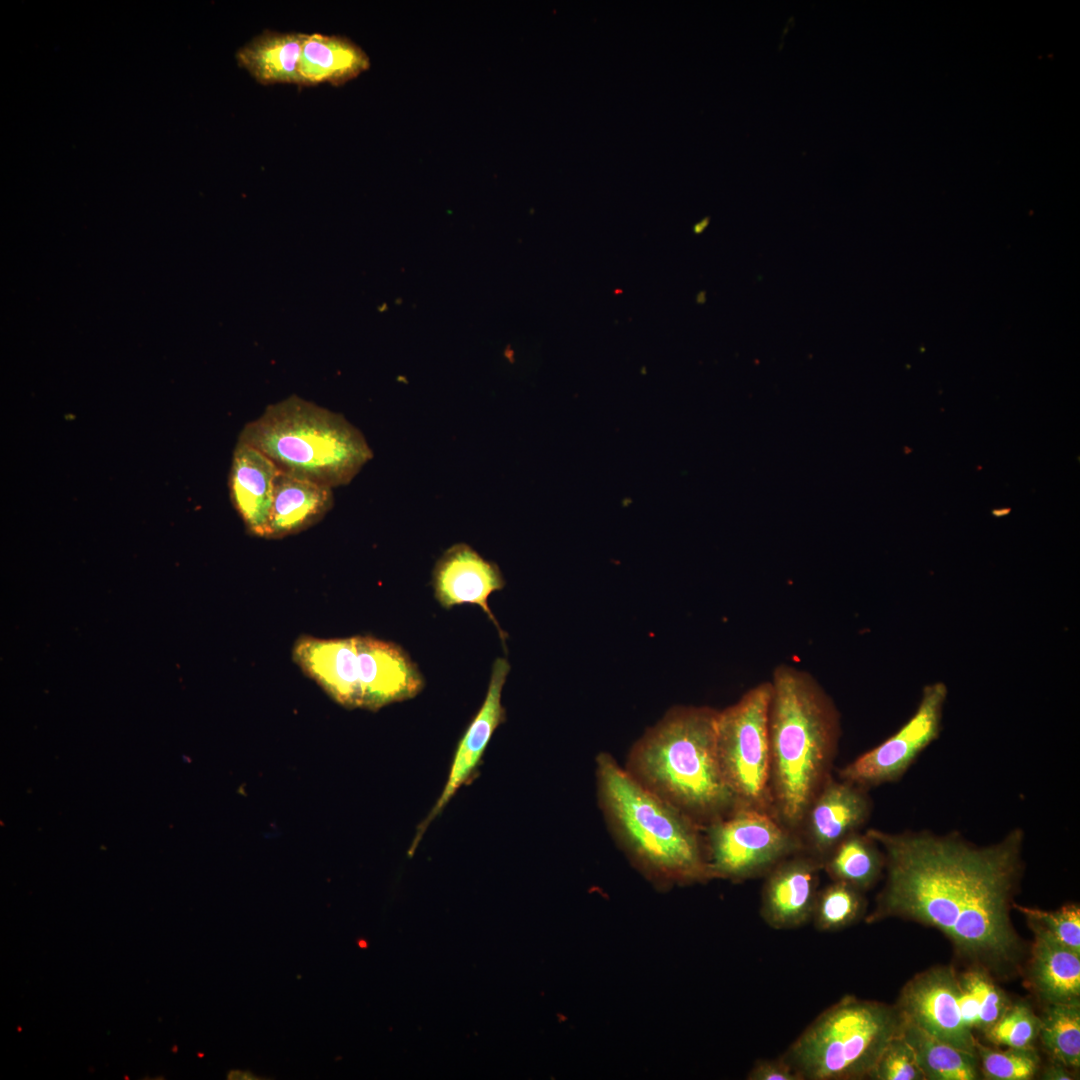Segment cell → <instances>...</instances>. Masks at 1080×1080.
<instances>
[{
	"instance_id": "6da1fadb",
	"label": "cell",
	"mask_w": 1080,
	"mask_h": 1080,
	"mask_svg": "<svg viewBox=\"0 0 1080 1080\" xmlns=\"http://www.w3.org/2000/svg\"><path fill=\"white\" fill-rule=\"evenodd\" d=\"M866 833L882 849L886 870L869 921H918L942 931L966 956L1014 965L1021 948L1010 908L1022 871V829L983 847L957 832Z\"/></svg>"
},
{
	"instance_id": "7a4b0ae2",
	"label": "cell",
	"mask_w": 1080,
	"mask_h": 1080,
	"mask_svg": "<svg viewBox=\"0 0 1080 1080\" xmlns=\"http://www.w3.org/2000/svg\"><path fill=\"white\" fill-rule=\"evenodd\" d=\"M770 685L771 810L797 834L809 804L833 776L841 736L840 713L819 682L797 667L778 665Z\"/></svg>"
},
{
	"instance_id": "3957f363",
	"label": "cell",
	"mask_w": 1080,
	"mask_h": 1080,
	"mask_svg": "<svg viewBox=\"0 0 1080 1080\" xmlns=\"http://www.w3.org/2000/svg\"><path fill=\"white\" fill-rule=\"evenodd\" d=\"M718 710L671 707L633 744L625 770L701 828L733 810L716 746Z\"/></svg>"
},
{
	"instance_id": "277c9868",
	"label": "cell",
	"mask_w": 1080,
	"mask_h": 1080,
	"mask_svg": "<svg viewBox=\"0 0 1080 1080\" xmlns=\"http://www.w3.org/2000/svg\"><path fill=\"white\" fill-rule=\"evenodd\" d=\"M595 777L607 828L642 872L670 884L712 879L703 828L644 788L609 753L597 755Z\"/></svg>"
},
{
	"instance_id": "5b68a950",
	"label": "cell",
	"mask_w": 1080,
	"mask_h": 1080,
	"mask_svg": "<svg viewBox=\"0 0 1080 1080\" xmlns=\"http://www.w3.org/2000/svg\"><path fill=\"white\" fill-rule=\"evenodd\" d=\"M238 441L283 472L331 488L346 485L372 459L364 435L342 414L292 396L245 424Z\"/></svg>"
},
{
	"instance_id": "8992f818",
	"label": "cell",
	"mask_w": 1080,
	"mask_h": 1080,
	"mask_svg": "<svg viewBox=\"0 0 1080 1080\" xmlns=\"http://www.w3.org/2000/svg\"><path fill=\"white\" fill-rule=\"evenodd\" d=\"M901 1027L896 1006L845 996L823 1011L781 1058L801 1080L869 1078Z\"/></svg>"
},
{
	"instance_id": "52a82bcc",
	"label": "cell",
	"mask_w": 1080,
	"mask_h": 1080,
	"mask_svg": "<svg viewBox=\"0 0 1080 1080\" xmlns=\"http://www.w3.org/2000/svg\"><path fill=\"white\" fill-rule=\"evenodd\" d=\"M770 681L757 684L718 711L716 746L724 781L735 809L772 814L769 792L768 713Z\"/></svg>"
},
{
	"instance_id": "ba28073f",
	"label": "cell",
	"mask_w": 1080,
	"mask_h": 1080,
	"mask_svg": "<svg viewBox=\"0 0 1080 1080\" xmlns=\"http://www.w3.org/2000/svg\"><path fill=\"white\" fill-rule=\"evenodd\" d=\"M713 878L744 881L765 876L785 858L802 850L796 833L767 812L735 809L704 829Z\"/></svg>"
},
{
	"instance_id": "9c48e42d",
	"label": "cell",
	"mask_w": 1080,
	"mask_h": 1080,
	"mask_svg": "<svg viewBox=\"0 0 1080 1080\" xmlns=\"http://www.w3.org/2000/svg\"><path fill=\"white\" fill-rule=\"evenodd\" d=\"M911 1023L961 1050L976 1054L973 1030L985 1032L989 1017L981 993L964 975L947 968L918 975L903 988L895 1005Z\"/></svg>"
},
{
	"instance_id": "30bf717a",
	"label": "cell",
	"mask_w": 1080,
	"mask_h": 1080,
	"mask_svg": "<svg viewBox=\"0 0 1080 1080\" xmlns=\"http://www.w3.org/2000/svg\"><path fill=\"white\" fill-rule=\"evenodd\" d=\"M947 687L926 685L913 716L892 736L838 771V778L865 789L899 780L940 734Z\"/></svg>"
},
{
	"instance_id": "8fae6325",
	"label": "cell",
	"mask_w": 1080,
	"mask_h": 1080,
	"mask_svg": "<svg viewBox=\"0 0 1080 1080\" xmlns=\"http://www.w3.org/2000/svg\"><path fill=\"white\" fill-rule=\"evenodd\" d=\"M868 790L833 776L809 804L797 831L802 850L822 862L841 840L868 821Z\"/></svg>"
},
{
	"instance_id": "7c38bea8",
	"label": "cell",
	"mask_w": 1080,
	"mask_h": 1080,
	"mask_svg": "<svg viewBox=\"0 0 1080 1080\" xmlns=\"http://www.w3.org/2000/svg\"><path fill=\"white\" fill-rule=\"evenodd\" d=\"M509 671L510 664L506 658L499 657L494 661L482 706L457 745L447 782L439 798L417 828L408 851L410 856L433 820L441 814L458 790L472 780L492 735L505 721L506 713L501 703V694Z\"/></svg>"
},
{
	"instance_id": "4fadbf2b",
	"label": "cell",
	"mask_w": 1080,
	"mask_h": 1080,
	"mask_svg": "<svg viewBox=\"0 0 1080 1080\" xmlns=\"http://www.w3.org/2000/svg\"><path fill=\"white\" fill-rule=\"evenodd\" d=\"M822 862L799 851L774 866L761 892L760 916L774 929H794L812 918Z\"/></svg>"
},
{
	"instance_id": "5bb4252c",
	"label": "cell",
	"mask_w": 1080,
	"mask_h": 1080,
	"mask_svg": "<svg viewBox=\"0 0 1080 1080\" xmlns=\"http://www.w3.org/2000/svg\"><path fill=\"white\" fill-rule=\"evenodd\" d=\"M432 585L435 598L445 609L467 603L478 605L497 629L505 646L507 634L488 605L489 596L505 587L496 563L486 560L465 543L454 544L436 562Z\"/></svg>"
},
{
	"instance_id": "9a60e30c",
	"label": "cell",
	"mask_w": 1080,
	"mask_h": 1080,
	"mask_svg": "<svg viewBox=\"0 0 1080 1080\" xmlns=\"http://www.w3.org/2000/svg\"><path fill=\"white\" fill-rule=\"evenodd\" d=\"M363 694V709H378L417 696L424 679L398 645L371 636H354Z\"/></svg>"
},
{
	"instance_id": "2e32d148",
	"label": "cell",
	"mask_w": 1080,
	"mask_h": 1080,
	"mask_svg": "<svg viewBox=\"0 0 1080 1080\" xmlns=\"http://www.w3.org/2000/svg\"><path fill=\"white\" fill-rule=\"evenodd\" d=\"M292 657L302 671L337 703L362 708L363 694L355 638L321 639L301 636Z\"/></svg>"
},
{
	"instance_id": "e0dca14e",
	"label": "cell",
	"mask_w": 1080,
	"mask_h": 1080,
	"mask_svg": "<svg viewBox=\"0 0 1080 1080\" xmlns=\"http://www.w3.org/2000/svg\"><path fill=\"white\" fill-rule=\"evenodd\" d=\"M279 469L258 449L237 441L229 473L231 502L253 536L266 538Z\"/></svg>"
},
{
	"instance_id": "ac0fdd59",
	"label": "cell",
	"mask_w": 1080,
	"mask_h": 1080,
	"mask_svg": "<svg viewBox=\"0 0 1080 1080\" xmlns=\"http://www.w3.org/2000/svg\"><path fill=\"white\" fill-rule=\"evenodd\" d=\"M332 489L279 470L274 480L266 538H283L318 523L333 507Z\"/></svg>"
},
{
	"instance_id": "d6986e66",
	"label": "cell",
	"mask_w": 1080,
	"mask_h": 1080,
	"mask_svg": "<svg viewBox=\"0 0 1080 1080\" xmlns=\"http://www.w3.org/2000/svg\"><path fill=\"white\" fill-rule=\"evenodd\" d=\"M370 67L366 52L349 38L306 33L298 63V85L341 86Z\"/></svg>"
},
{
	"instance_id": "ffe728a7",
	"label": "cell",
	"mask_w": 1080,
	"mask_h": 1080,
	"mask_svg": "<svg viewBox=\"0 0 1080 1080\" xmlns=\"http://www.w3.org/2000/svg\"><path fill=\"white\" fill-rule=\"evenodd\" d=\"M306 33L264 30L236 52V60L262 85H298V63Z\"/></svg>"
},
{
	"instance_id": "44dd1931",
	"label": "cell",
	"mask_w": 1080,
	"mask_h": 1080,
	"mask_svg": "<svg viewBox=\"0 0 1080 1080\" xmlns=\"http://www.w3.org/2000/svg\"><path fill=\"white\" fill-rule=\"evenodd\" d=\"M1030 924L1035 934L1031 963L1035 988L1050 1004L1078 1002L1080 954L1059 943L1039 926Z\"/></svg>"
},
{
	"instance_id": "7402d4cb",
	"label": "cell",
	"mask_w": 1080,
	"mask_h": 1080,
	"mask_svg": "<svg viewBox=\"0 0 1080 1080\" xmlns=\"http://www.w3.org/2000/svg\"><path fill=\"white\" fill-rule=\"evenodd\" d=\"M885 867L882 849L866 832H854L841 840L822 860V871L831 881L860 891L871 888Z\"/></svg>"
},
{
	"instance_id": "603a6c76",
	"label": "cell",
	"mask_w": 1080,
	"mask_h": 1080,
	"mask_svg": "<svg viewBox=\"0 0 1080 1080\" xmlns=\"http://www.w3.org/2000/svg\"><path fill=\"white\" fill-rule=\"evenodd\" d=\"M901 1033L913 1048L925 1079L974 1080L979 1076L976 1054L956 1048L902 1021Z\"/></svg>"
},
{
	"instance_id": "cb8c5ba5",
	"label": "cell",
	"mask_w": 1080,
	"mask_h": 1080,
	"mask_svg": "<svg viewBox=\"0 0 1080 1080\" xmlns=\"http://www.w3.org/2000/svg\"><path fill=\"white\" fill-rule=\"evenodd\" d=\"M1043 1046L1059 1063L1069 1067L1080 1064V1010L1078 1002L1056 1003L1040 1020L1039 1035Z\"/></svg>"
},
{
	"instance_id": "d4e9b609",
	"label": "cell",
	"mask_w": 1080,
	"mask_h": 1080,
	"mask_svg": "<svg viewBox=\"0 0 1080 1080\" xmlns=\"http://www.w3.org/2000/svg\"><path fill=\"white\" fill-rule=\"evenodd\" d=\"M865 911L863 892L842 882L831 881L819 889L811 920L822 932H834L856 922Z\"/></svg>"
},
{
	"instance_id": "484cf974",
	"label": "cell",
	"mask_w": 1080,
	"mask_h": 1080,
	"mask_svg": "<svg viewBox=\"0 0 1080 1080\" xmlns=\"http://www.w3.org/2000/svg\"><path fill=\"white\" fill-rule=\"evenodd\" d=\"M976 1053L981 1059L983 1073L989 1079L1028 1080L1038 1069L1039 1058L1031 1047L995 1050L977 1042Z\"/></svg>"
},
{
	"instance_id": "4316f807",
	"label": "cell",
	"mask_w": 1080,
	"mask_h": 1080,
	"mask_svg": "<svg viewBox=\"0 0 1080 1080\" xmlns=\"http://www.w3.org/2000/svg\"><path fill=\"white\" fill-rule=\"evenodd\" d=\"M1040 1019L1025 1004L1007 1007L984 1033L994 1044L1011 1048L1031 1047L1039 1035Z\"/></svg>"
},
{
	"instance_id": "83f0119b",
	"label": "cell",
	"mask_w": 1080,
	"mask_h": 1080,
	"mask_svg": "<svg viewBox=\"0 0 1080 1080\" xmlns=\"http://www.w3.org/2000/svg\"><path fill=\"white\" fill-rule=\"evenodd\" d=\"M1023 912L1029 923L1035 924L1062 945L1080 954V909L1068 904L1056 911L1047 912L1013 904Z\"/></svg>"
},
{
	"instance_id": "f1b7e54d",
	"label": "cell",
	"mask_w": 1080,
	"mask_h": 1080,
	"mask_svg": "<svg viewBox=\"0 0 1080 1080\" xmlns=\"http://www.w3.org/2000/svg\"><path fill=\"white\" fill-rule=\"evenodd\" d=\"M869 1078L877 1080L925 1079L913 1048L901 1032L887 1043Z\"/></svg>"
},
{
	"instance_id": "f546056e",
	"label": "cell",
	"mask_w": 1080,
	"mask_h": 1080,
	"mask_svg": "<svg viewBox=\"0 0 1080 1080\" xmlns=\"http://www.w3.org/2000/svg\"><path fill=\"white\" fill-rule=\"evenodd\" d=\"M748 1080H801L780 1057L757 1061L747 1075Z\"/></svg>"
},
{
	"instance_id": "4dcf8cb0",
	"label": "cell",
	"mask_w": 1080,
	"mask_h": 1080,
	"mask_svg": "<svg viewBox=\"0 0 1080 1080\" xmlns=\"http://www.w3.org/2000/svg\"><path fill=\"white\" fill-rule=\"evenodd\" d=\"M1046 1076H1048L1046 1078H1049V1079H1071V1077H1069V1074H1067L1061 1068H1052V1069H1050V1071L1046 1074Z\"/></svg>"
},
{
	"instance_id": "1f68e13d",
	"label": "cell",
	"mask_w": 1080,
	"mask_h": 1080,
	"mask_svg": "<svg viewBox=\"0 0 1080 1080\" xmlns=\"http://www.w3.org/2000/svg\"><path fill=\"white\" fill-rule=\"evenodd\" d=\"M708 223H709V218L703 219L702 221H700L699 223H697L694 226V231L697 232V233L700 232V230H703L707 226Z\"/></svg>"
},
{
	"instance_id": "d6a6232c",
	"label": "cell",
	"mask_w": 1080,
	"mask_h": 1080,
	"mask_svg": "<svg viewBox=\"0 0 1080 1080\" xmlns=\"http://www.w3.org/2000/svg\"><path fill=\"white\" fill-rule=\"evenodd\" d=\"M358 945L360 946V948H366L367 947V944H366V942L364 940L358 941Z\"/></svg>"
}]
</instances>
